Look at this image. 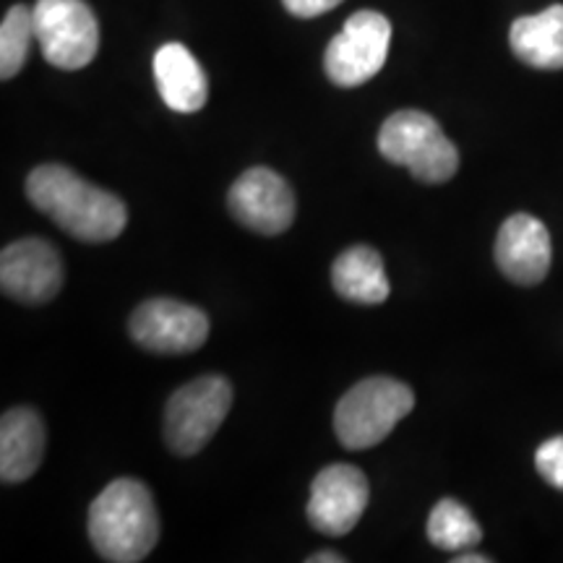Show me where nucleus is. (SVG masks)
I'll use <instances>...</instances> for the list:
<instances>
[{
	"label": "nucleus",
	"instance_id": "obj_11",
	"mask_svg": "<svg viewBox=\"0 0 563 563\" xmlns=\"http://www.w3.org/2000/svg\"><path fill=\"white\" fill-rule=\"evenodd\" d=\"M0 287L26 306L53 300L63 287L60 253L42 238H21L5 245L0 253Z\"/></svg>",
	"mask_w": 563,
	"mask_h": 563
},
{
	"label": "nucleus",
	"instance_id": "obj_22",
	"mask_svg": "<svg viewBox=\"0 0 563 563\" xmlns=\"http://www.w3.org/2000/svg\"><path fill=\"white\" fill-rule=\"evenodd\" d=\"M454 563H490V555L462 553V555H454Z\"/></svg>",
	"mask_w": 563,
	"mask_h": 563
},
{
	"label": "nucleus",
	"instance_id": "obj_6",
	"mask_svg": "<svg viewBox=\"0 0 563 563\" xmlns=\"http://www.w3.org/2000/svg\"><path fill=\"white\" fill-rule=\"evenodd\" d=\"M34 34L42 55L60 70L87 68L100 51V24L84 0H37Z\"/></svg>",
	"mask_w": 563,
	"mask_h": 563
},
{
	"label": "nucleus",
	"instance_id": "obj_21",
	"mask_svg": "<svg viewBox=\"0 0 563 563\" xmlns=\"http://www.w3.org/2000/svg\"><path fill=\"white\" fill-rule=\"evenodd\" d=\"M342 561H344V555L334 553V551H321L308 559V563H342Z\"/></svg>",
	"mask_w": 563,
	"mask_h": 563
},
{
	"label": "nucleus",
	"instance_id": "obj_7",
	"mask_svg": "<svg viewBox=\"0 0 563 563\" xmlns=\"http://www.w3.org/2000/svg\"><path fill=\"white\" fill-rule=\"evenodd\" d=\"M391 24L378 11H357L344 21L342 32L323 53V70L329 81L342 89L371 81L389 58Z\"/></svg>",
	"mask_w": 563,
	"mask_h": 563
},
{
	"label": "nucleus",
	"instance_id": "obj_19",
	"mask_svg": "<svg viewBox=\"0 0 563 563\" xmlns=\"http://www.w3.org/2000/svg\"><path fill=\"white\" fill-rule=\"evenodd\" d=\"M534 467H538V473L543 475L548 485L563 490V435L540 443V449L534 452Z\"/></svg>",
	"mask_w": 563,
	"mask_h": 563
},
{
	"label": "nucleus",
	"instance_id": "obj_5",
	"mask_svg": "<svg viewBox=\"0 0 563 563\" xmlns=\"http://www.w3.org/2000/svg\"><path fill=\"white\" fill-rule=\"evenodd\" d=\"M232 407V386L222 376H199L173 394L165 410V441L178 456L199 454L214 439Z\"/></svg>",
	"mask_w": 563,
	"mask_h": 563
},
{
	"label": "nucleus",
	"instance_id": "obj_1",
	"mask_svg": "<svg viewBox=\"0 0 563 563\" xmlns=\"http://www.w3.org/2000/svg\"><path fill=\"white\" fill-rule=\"evenodd\" d=\"M26 196L42 214L81 243L115 241L129 224V209L115 194L91 186L63 165H40L26 178Z\"/></svg>",
	"mask_w": 563,
	"mask_h": 563
},
{
	"label": "nucleus",
	"instance_id": "obj_18",
	"mask_svg": "<svg viewBox=\"0 0 563 563\" xmlns=\"http://www.w3.org/2000/svg\"><path fill=\"white\" fill-rule=\"evenodd\" d=\"M34 34V11L26 5H13L5 11L3 24H0V79L9 81L24 68L30 58Z\"/></svg>",
	"mask_w": 563,
	"mask_h": 563
},
{
	"label": "nucleus",
	"instance_id": "obj_17",
	"mask_svg": "<svg viewBox=\"0 0 563 563\" xmlns=\"http://www.w3.org/2000/svg\"><path fill=\"white\" fill-rule=\"evenodd\" d=\"M428 540L449 553H462L483 540V530L467 506L456 498H441L428 517Z\"/></svg>",
	"mask_w": 563,
	"mask_h": 563
},
{
	"label": "nucleus",
	"instance_id": "obj_2",
	"mask_svg": "<svg viewBox=\"0 0 563 563\" xmlns=\"http://www.w3.org/2000/svg\"><path fill=\"white\" fill-rule=\"evenodd\" d=\"M89 540L104 561H144L159 540V514L150 488L133 477L112 481L89 506Z\"/></svg>",
	"mask_w": 563,
	"mask_h": 563
},
{
	"label": "nucleus",
	"instance_id": "obj_16",
	"mask_svg": "<svg viewBox=\"0 0 563 563\" xmlns=\"http://www.w3.org/2000/svg\"><path fill=\"white\" fill-rule=\"evenodd\" d=\"M332 285L340 298L361 302V306H378L391 292L382 253L371 245H352L336 256L332 266Z\"/></svg>",
	"mask_w": 563,
	"mask_h": 563
},
{
	"label": "nucleus",
	"instance_id": "obj_13",
	"mask_svg": "<svg viewBox=\"0 0 563 563\" xmlns=\"http://www.w3.org/2000/svg\"><path fill=\"white\" fill-rule=\"evenodd\" d=\"M154 81L167 108L183 115L199 112L209 100V81L201 63L180 42H167L154 53Z\"/></svg>",
	"mask_w": 563,
	"mask_h": 563
},
{
	"label": "nucleus",
	"instance_id": "obj_8",
	"mask_svg": "<svg viewBox=\"0 0 563 563\" xmlns=\"http://www.w3.org/2000/svg\"><path fill=\"white\" fill-rule=\"evenodd\" d=\"M129 332L139 347L159 355H186L207 342L209 319L188 302L154 298L131 313Z\"/></svg>",
	"mask_w": 563,
	"mask_h": 563
},
{
	"label": "nucleus",
	"instance_id": "obj_10",
	"mask_svg": "<svg viewBox=\"0 0 563 563\" xmlns=\"http://www.w3.org/2000/svg\"><path fill=\"white\" fill-rule=\"evenodd\" d=\"M371 490L368 477L355 464H329L323 467L311 485L308 498V522L323 534H347L361 522Z\"/></svg>",
	"mask_w": 563,
	"mask_h": 563
},
{
	"label": "nucleus",
	"instance_id": "obj_14",
	"mask_svg": "<svg viewBox=\"0 0 563 563\" xmlns=\"http://www.w3.org/2000/svg\"><path fill=\"white\" fill-rule=\"evenodd\" d=\"M45 456V422L32 407H13L0 420V477L24 483L40 470Z\"/></svg>",
	"mask_w": 563,
	"mask_h": 563
},
{
	"label": "nucleus",
	"instance_id": "obj_12",
	"mask_svg": "<svg viewBox=\"0 0 563 563\" xmlns=\"http://www.w3.org/2000/svg\"><path fill=\"white\" fill-rule=\"evenodd\" d=\"M551 232L538 217L514 214L501 224L496 238V264L514 285H540L551 272Z\"/></svg>",
	"mask_w": 563,
	"mask_h": 563
},
{
	"label": "nucleus",
	"instance_id": "obj_15",
	"mask_svg": "<svg viewBox=\"0 0 563 563\" xmlns=\"http://www.w3.org/2000/svg\"><path fill=\"white\" fill-rule=\"evenodd\" d=\"M511 53L530 68H563V5H548L534 16H522L509 30Z\"/></svg>",
	"mask_w": 563,
	"mask_h": 563
},
{
	"label": "nucleus",
	"instance_id": "obj_4",
	"mask_svg": "<svg viewBox=\"0 0 563 563\" xmlns=\"http://www.w3.org/2000/svg\"><path fill=\"white\" fill-rule=\"evenodd\" d=\"M415 407L407 384L389 376H373L355 384L334 410V431L344 449L361 452L382 443Z\"/></svg>",
	"mask_w": 563,
	"mask_h": 563
},
{
	"label": "nucleus",
	"instance_id": "obj_3",
	"mask_svg": "<svg viewBox=\"0 0 563 563\" xmlns=\"http://www.w3.org/2000/svg\"><path fill=\"white\" fill-rule=\"evenodd\" d=\"M378 152L391 165L407 167L412 178L428 186L452 180L460 170V152L433 115L399 110L378 131Z\"/></svg>",
	"mask_w": 563,
	"mask_h": 563
},
{
	"label": "nucleus",
	"instance_id": "obj_9",
	"mask_svg": "<svg viewBox=\"0 0 563 563\" xmlns=\"http://www.w3.org/2000/svg\"><path fill=\"white\" fill-rule=\"evenodd\" d=\"M228 207L243 228L258 235H282L295 222V194L269 167H251L232 183Z\"/></svg>",
	"mask_w": 563,
	"mask_h": 563
},
{
	"label": "nucleus",
	"instance_id": "obj_20",
	"mask_svg": "<svg viewBox=\"0 0 563 563\" xmlns=\"http://www.w3.org/2000/svg\"><path fill=\"white\" fill-rule=\"evenodd\" d=\"M282 3H285V9L290 11L292 16L316 19V16H321V13L336 9L342 0H282Z\"/></svg>",
	"mask_w": 563,
	"mask_h": 563
}]
</instances>
